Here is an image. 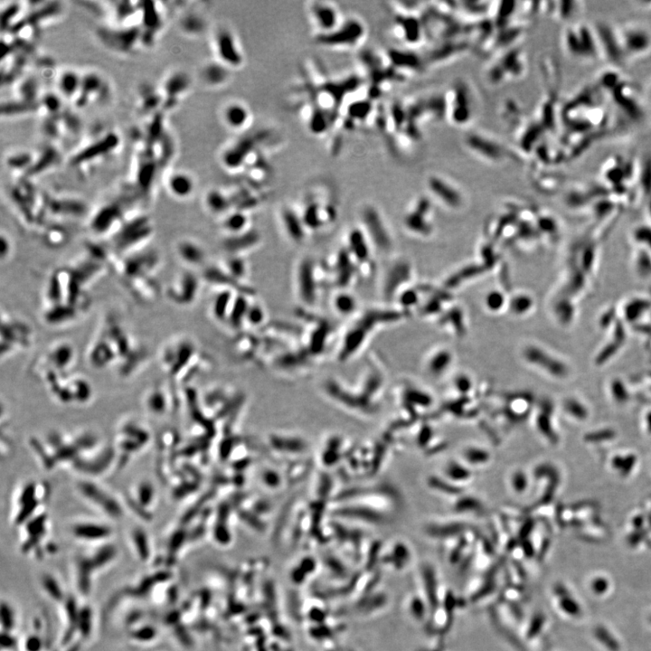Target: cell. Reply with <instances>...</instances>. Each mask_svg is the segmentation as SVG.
I'll return each mask as SVG.
<instances>
[{"label": "cell", "mask_w": 651, "mask_h": 651, "mask_svg": "<svg viewBox=\"0 0 651 651\" xmlns=\"http://www.w3.org/2000/svg\"><path fill=\"white\" fill-rule=\"evenodd\" d=\"M75 491L88 507L105 518L117 520L125 515L124 500L97 479L79 478L75 483Z\"/></svg>", "instance_id": "cell-1"}, {"label": "cell", "mask_w": 651, "mask_h": 651, "mask_svg": "<svg viewBox=\"0 0 651 651\" xmlns=\"http://www.w3.org/2000/svg\"><path fill=\"white\" fill-rule=\"evenodd\" d=\"M50 494V487L45 482L36 479L23 482L16 489L13 497V524L22 526L31 517L45 509Z\"/></svg>", "instance_id": "cell-2"}, {"label": "cell", "mask_w": 651, "mask_h": 651, "mask_svg": "<svg viewBox=\"0 0 651 651\" xmlns=\"http://www.w3.org/2000/svg\"><path fill=\"white\" fill-rule=\"evenodd\" d=\"M152 440L151 432L142 422L135 419L124 420L118 425L114 448L118 455V466H123L145 450Z\"/></svg>", "instance_id": "cell-3"}, {"label": "cell", "mask_w": 651, "mask_h": 651, "mask_svg": "<svg viewBox=\"0 0 651 651\" xmlns=\"http://www.w3.org/2000/svg\"><path fill=\"white\" fill-rule=\"evenodd\" d=\"M154 233V226L149 217H131L114 234L115 248L118 253L129 254L142 249Z\"/></svg>", "instance_id": "cell-4"}, {"label": "cell", "mask_w": 651, "mask_h": 651, "mask_svg": "<svg viewBox=\"0 0 651 651\" xmlns=\"http://www.w3.org/2000/svg\"><path fill=\"white\" fill-rule=\"evenodd\" d=\"M52 396L63 404L84 405L93 396L91 383L81 375H63L46 384Z\"/></svg>", "instance_id": "cell-5"}, {"label": "cell", "mask_w": 651, "mask_h": 651, "mask_svg": "<svg viewBox=\"0 0 651 651\" xmlns=\"http://www.w3.org/2000/svg\"><path fill=\"white\" fill-rule=\"evenodd\" d=\"M1 358L8 357L16 352L24 350L33 342L31 327L19 319L2 315L1 325Z\"/></svg>", "instance_id": "cell-6"}, {"label": "cell", "mask_w": 651, "mask_h": 651, "mask_svg": "<svg viewBox=\"0 0 651 651\" xmlns=\"http://www.w3.org/2000/svg\"><path fill=\"white\" fill-rule=\"evenodd\" d=\"M196 354L193 342L186 339L171 340L166 344L160 353L162 367L166 374L178 377L184 368L192 361Z\"/></svg>", "instance_id": "cell-7"}, {"label": "cell", "mask_w": 651, "mask_h": 651, "mask_svg": "<svg viewBox=\"0 0 651 651\" xmlns=\"http://www.w3.org/2000/svg\"><path fill=\"white\" fill-rule=\"evenodd\" d=\"M366 36V27L361 20L349 18L335 30L319 35L318 41L324 46L333 48H355L363 41Z\"/></svg>", "instance_id": "cell-8"}, {"label": "cell", "mask_w": 651, "mask_h": 651, "mask_svg": "<svg viewBox=\"0 0 651 651\" xmlns=\"http://www.w3.org/2000/svg\"><path fill=\"white\" fill-rule=\"evenodd\" d=\"M157 490L149 479H140L130 488L123 499L127 509H130L137 517L150 520L157 502Z\"/></svg>", "instance_id": "cell-9"}, {"label": "cell", "mask_w": 651, "mask_h": 651, "mask_svg": "<svg viewBox=\"0 0 651 651\" xmlns=\"http://www.w3.org/2000/svg\"><path fill=\"white\" fill-rule=\"evenodd\" d=\"M621 52L625 56L638 57L651 51V33L636 24L625 25L617 32Z\"/></svg>", "instance_id": "cell-10"}, {"label": "cell", "mask_w": 651, "mask_h": 651, "mask_svg": "<svg viewBox=\"0 0 651 651\" xmlns=\"http://www.w3.org/2000/svg\"><path fill=\"white\" fill-rule=\"evenodd\" d=\"M213 48L219 63L227 68H239L244 63V55L233 32L218 28L213 36Z\"/></svg>", "instance_id": "cell-11"}, {"label": "cell", "mask_w": 651, "mask_h": 651, "mask_svg": "<svg viewBox=\"0 0 651 651\" xmlns=\"http://www.w3.org/2000/svg\"><path fill=\"white\" fill-rule=\"evenodd\" d=\"M49 516L44 509L27 521L24 525L26 538L21 544V552L23 553L35 552L37 557H43L45 550L42 548V542L48 532Z\"/></svg>", "instance_id": "cell-12"}, {"label": "cell", "mask_w": 651, "mask_h": 651, "mask_svg": "<svg viewBox=\"0 0 651 651\" xmlns=\"http://www.w3.org/2000/svg\"><path fill=\"white\" fill-rule=\"evenodd\" d=\"M447 114L456 125H465L473 117V97L469 87L463 84L455 85L451 91Z\"/></svg>", "instance_id": "cell-13"}, {"label": "cell", "mask_w": 651, "mask_h": 651, "mask_svg": "<svg viewBox=\"0 0 651 651\" xmlns=\"http://www.w3.org/2000/svg\"><path fill=\"white\" fill-rule=\"evenodd\" d=\"M552 602L554 610L564 619L580 620L584 610L579 597L565 584H557L552 590Z\"/></svg>", "instance_id": "cell-14"}, {"label": "cell", "mask_w": 651, "mask_h": 651, "mask_svg": "<svg viewBox=\"0 0 651 651\" xmlns=\"http://www.w3.org/2000/svg\"><path fill=\"white\" fill-rule=\"evenodd\" d=\"M199 279L191 271L179 274L167 287L166 296L168 300L178 306H189L198 298Z\"/></svg>", "instance_id": "cell-15"}, {"label": "cell", "mask_w": 651, "mask_h": 651, "mask_svg": "<svg viewBox=\"0 0 651 651\" xmlns=\"http://www.w3.org/2000/svg\"><path fill=\"white\" fill-rule=\"evenodd\" d=\"M316 267L310 258H304L298 265L296 288L298 297L305 305L313 306L318 299Z\"/></svg>", "instance_id": "cell-16"}, {"label": "cell", "mask_w": 651, "mask_h": 651, "mask_svg": "<svg viewBox=\"0 0 651 651\" xmlns=\"http://www.w3.org/2000/svg\"><path fill=\"white\" fill-rule=\"evenodd\" d=\"M564 43L572 56L594 57L598 53L595 38L587 27L569 28L565 33Z\"/></svg>", "instance_id": "cell-17"}, {"label": "cell", "mask_w": 651, "mask_h": 651, "mask_svg": "<svg viewBox=\"0 0 651 651\" xmlns=\"http://www.w3.org/2000/svg\"><path fill=\"white\" fill-rule=\"evenodd\" d=\"M71 533L77 540L100 543L109 540L113 530L111 525L103 521L81 519L71 525Z\"/></svg>", "instance_id": "cell-18"}, {"label": "cell", "mask_w": 651, "mask_h": 651, "mask_svg": "<svg viewBox=\"0 0 651 651\" xmlns=\"http://www.w3.org/2000/svg\"><path fill=\"white\" fill-rule=\"evenodd\" d=\"M124 222L119 208L113 205L102 207L91 217L90 227L92 233L98 236H106L110 233L114 235Z\"/></svg>", "instance_id": "cell-19"}, {"label": "cell", "mask_w": 651, "mask_h": 651, "mask_svg": "<svg viewBox=\"0 0 651 651\" xmlns=\"http://www.w3.org/2000/svg\"><path fill=\"white\" fill-rule=\"evenodd\" d=\"M88 360L95 369H105L118 364L115 347L106 335L101 332L88 351Z\"/></svg>", "instance_id": "cell-20"}, {"label": "cell", "mask_w": 651, "mask_h": 651, "mask_svg": "<svg viewBox=\"0 0 651 651\" xmlns=\"http://www.w3.org/2000/svg\"><path fill=\"white\" fill-rule=\"evenodd\" d=\"M312 22L320 35L328 34L335 30L343 20L340 18V11L335 6L326 2H314L309 7Z\"/></svg>", "instance_id": "cell-21"}, {"label": "cell", "mask_w": 651, "mask_h": 651, "mask_svg": "<svg viewBox=\"0 0 651 651\" xmlns=\"http://www.w3.org/2000/svg\"><path fill=\"white\" fill-rule=\"evenodd\" d=\"M466 146L484 160L490 162H499L507 156L505 150L499 143L490 138L485 135L474 133L470 134L466 138Z\"/></svg>", "instance_id": "cell-22"}, {"label": "cell", "mask_w": 651, "mask_h": 651, "mask_svg": "<svg viewBox=\"0 0 651 651\" xmlns=\"http://www.w3.org/2000/svg\"><path fill=\"white\" fill-rule=\"evenodd\" d=\"M166 190L177 199L185 200L189 198L196 189V181L186 171L176 170L166 176Z\"/></svg>", "instance_id": "cell-23"}, {"label": "cell", "mask_w": 651, "mask_h": 651, "mask_svg": "<svg viewBox=\"0 0 651 651\" xmlns=\"http://www.w3.org/2000/svg\"><path fill=\"white\" fill-rule=\"evenodd\" d=\"M175 250L178 259L189 267L203 264L206 257L205 249L193 239H180L177 243Z\"/></svg>", "instance_id": "cell-24"}, {"label": "cell", "mask_w": 651, "mask_h": 651, "mask_svg": "<svg viewBox=\"0 0 651 651\" xmlns=\"http://www.w3.org/2000/svg\"><path fill=\"white\" fill-rule=\"evenodd\" d=\"M143 403L149 414L156 417H161L166 415L170 409V395L164 387L155 385L144 395Z\"/></svg>", "instance_id": "cell-25"}, {"label": "cell", "mask_w": 651, "mask_h": 651, "mask_svg": "<svg viewBox=\"0 0 651 651\" xmlns=\"http://www.w3.org/2000/svg\"><path fill=\"white\" fill-rule=\"evenodd\" d=\"M260 242V234L255 230H246L243 233L231 234L224 242V248L231 255H239L255 247Z\"/></svg>", "instance_id": "cell-26"}, {"label": "cell", "mask_w": 651, "mask_h": 651, "mask_svg": "<svg viewBox=\"0 0 651 651\" xmlns=\"http://www.w3.org/2000/svg\"><path fill=\"white\" fill-rule=\"evenodd\" d=\"M280 220L285 233L292 242L301 244L305 240L307 228L299 213L290 207H285L281 210Z\"/></svg>", "instance_id": "cell-27"}, {"label": "cell", "mask_w": 651, "mask_h": 651, "mask_svg": "<svg viewBox=\"0 0 651 651\" xmlns=\"http://www.w3.org/2000/svg\"><path fill=\"white\" fill-rule=\"evenodd\" d=\"M251 118V112L248 107L244 103L233 102L227 104L223 110V119L226 126L231 130H239L245 129Z\"/></svg>", "instance_id": "cell-28"}, {"label": "cell", "mask_w": 651, "mask_h": 651, "mask_svg": "<svg viewBox=\"0 0 651 651\" xmlns=\"http://www.w3.org/2000/svg\"><path fill=\"white\" fill-rule=\"evenodd\" d=\"M428 186L430 191L436 195L445 204L457 207L462 204V197L457 190L446 179L436 175L428 178Z\"/></svg>", "instance_id": "cell-29"}, {"label": "cell", "mask_w": 651, "mask_h": 651, "mask_svg": "<svg viewBox=\"0 0 651 651\" xmlns=\"http://www.w3.org/2000/svg\"><path fill=\"white\" fill-rule=\"evenodd\" d=\"M189 79L185 73L176 71L166 77L163 84V94L166 96L167 100L172 97L174 100H177L182 95L186 94L189 89Z\"/></svg>", "instance_id": "cell-30"}, {"label": "cell", "mask_w": 651, "mask_h": 651, "mask_svg": "<svg viewBox=\"0 0 651 651\" xmlns=\"http://www.w3.org/2000/svg\"><path fill=\"white\" fill-rule=\"evenodd\" d=\"M204 277L205 280L212 284L222 285L225 286L226 288L232 287L233 288H236L237 292H240V294H250V290L245 288L244 285L240 284L239 280L231 276L225 270L223 271L217 267H210L205 271Z\"/></svg>", "instance_id": "cell-31"}, {"label": "cell", "mask_w": 651, "mask_h": 651, "mask_svg": "<svg viewBox=\"0 0 651 651\" xmlns=\"http://www.w3.org/2000/svg\"><path fill=\"white\" fill-rule=\"evenodd\" d=\"M363 219L367 226V229L368 230V233L371 234L373 240L380 247H383V248L385 247L388 239L377 213H375V210L373 208L367 207L364 211Z\"/></svg>", "instance_id": "cell-32"}, {"label": "cell", "mask_w": 651, "mask_h": 651, "mask_svg": "<svg viewBox=\"0 0 651 651\" xmlns=\"http://www.w3.org/2000/svg\"><path fill=\"white\" fill-rule=\"evenodd\" d=\"M96 571L94 565L91 563L90 557L81 556L76 559V572H77V584L83 595H88L91 591V575Z\"/></svg>", "instance_id": "cell-33"}, {"label": "cell", "mask_w": 651, "mask_h": 651, "mask_svg": "<svg viewBox=\"0 0 651 651\" xmlns=\"http://www.w3.org/2000/svg\"><path fill=\"white\" fill-rule=\"evenodd\" d=\"M354 267L350 260V253L341 251L337 254L335 265V281L340 287H346L350 283Z\"/></svg>", "instance_id": "cell-34"}, {"label": "cell", "mask_w": 651, "mask_h": 651, "mask_svg": "<svg viewBox=\"0 0 651 651\" xmlns=\"http://www.w3.org/2000/svg\"><path fill=\"white\" fill-rule=\"evenodd\" d=\"M348 252L357 260H366L369 255V249L363 232L358 229L352 230L347 239Z\"/></svg>", "instance_id": "cell-35"}, {"label": "cell", "mask_w": 651, "mask_h": 651, "mask_svg": "<svg viewBox=\"0 0 651 651\" xmlns=\"http://www.w3.org/2000/svg\"><path fill=\"white\" fill-rule=\"evenodd\" d=\"M130 539L138 558L143 562L149 560L151 554V548L150 538L146 530L140 526H135L130 532Z\"/></svg>", "instance_id": "cell-36"}, {"label": "cell", "mask_w": 651, "mask_h": 651, "mask_svg": "<svg viewBox=\"0 0 651 651\" xmlns=\"http://www.w3.org/2000/svg\"><path fill=\"white\" fill-rule=\"evenodd\" d=\"M233 300L234 297L233 296V291L229 288L224 290L217 294L212 306L213 317L217 320L223 321L228 319Z\"/></svg>", "instance_id": "cell-37"}, {"label": "cell", "mask_w": 651, "mask_h": 651, "mask_svg": "<svg viewBox=\"0 0 651 651\" xmlns=\"http://www.w3.org/2000/svg\"><path fill=\"white\" fill-rule=\"evenodd\" d=\"M249 307H250V304L247 300V295L238 294V296L234 297L232 308L227 319L231 327H233V328H240L244 322H246V316H247Z\"/></svg>", "instance_id": "cell-38"}, {"label": "cell", "mask_w": 651, "mask_h": 651, "mask_svg": "<svg viewBox=\"0 0 651 651\" xmlns=\"http://www.w3.org/2000/svg\"><path fill=\"white\" fill-rule=\"evenodd\" d=\"M205 205L210 213L222 214L229 209L231 203L225 194L218 190H209L205 195Z\"/></svg>", "instance_id": "cell-39"}, {"label": "cell", "mask_w": 651, "mask_h": 651, "mask_svg": "<svg viewBox=\"0 0 651 651\" xmlns=\"http://www.w3.org/2000/svg\"><path fill=\"white\" fill-rule=\"evenodd\" d=\"M170 574L166 571H161V572H157L153 575L146 577L144 578L137 587L131 589L129 592H127L129 595L135 596V597H144L149 594V592L151 591V589L154 587L156 584H160L163 582H166L170 578Z\"/></svg>", "instance_id": "cell-40"}, {"label": "cell", "mask_w": 651, "mask_h": 651, "mask_svg": "<svg viewBox=\"0 0 651 651\" xmlns=\"http://www.w3.org/2000/svg\"><path fill=\"white\" fill-rule=\"evenodd\" d=\"M329 329L327 323L319 325L317 328L310 333L308 340V349L313 355H318L325 349L327 346Z\"/></svg>", "instance_id": "cell-41"}, {"label": "cell", "mask_w": 651, "mask_h": 651, "mask_svg": "<svg viewBox=\"0 0 651 651\" xmlns=\"http://www.w3.org/2000/svg\"><path fill=\"white\" fill-rule=\"evenodd\" d=\"M117 557V548L112 544L103 543L100 545L95 552L90 556L91 563L94 565L95 569L103 568L108 564L114 560Z\"/></svg>", "instance_id": "cell-42"}, {"label": "cell", "mask_w": 651, "mask_h": 651, "mask_svg": "<svg viewBox=\"0 0 651 651\" xmlns=\"http://www.w3.org/2000/svg\"><path fill=\"white\" fill-rule=\"evenodd\" d=\"M406 607L411 617L415 621H418V623H423L424 621H427V608H430V606L424 596L420 597L417 594L410 595L407 601Z\"/></svg>", "instance_id": "cell-43"}, {"label": "cell", "mask_w": 651, "mask_h": 651, "mask_svg": "<svg viewBox=\"0 0 651 651\" xmlns=\"http://www.w3.org/2000/svg\"><path fill=\"white\" fill-rule=\"evenodd\" d=\"M227 69L229 68L220 63L207 64L202 70V77L209 85H219L225 83V80L227 79Z\"/></svg>", "instance_id": "cell-44"}, {"label": "cell", "mask_w": 651, "mask_h": 651, "mask_svg": "<svg viewBox=\"0 0 651 651\" xmlns=\"http://www.w3.org/2000/svg\"><path fill=\"white\" fill-rule=\"evenodd\" d=\"M589 591L596 597H606L612 590V581L601 573L592 574L588 581Z\"/></svg>", "instance_id": "cell-45"}, {"label": "cell", "mask_w": 651, "mask_h": 651, "mask_svg": "<svg viewBox=\"0 0 651 651\" xmlns=\"http://www.w3.org/2000/svg\"><path fill=\"white\" fill-rule=\"evenodd\" d=\"M248 225V217L242 212H235L231 213L225 219L224 226L225 229L229 231L231 234L243 233L246 230Z\"/></svg>", "instance_id": "cell-46"}, {"label": "cell", "mask_w": 651, "mask_h": 651, "mask_svg": "<svg viewBox=\"0 0 651 651\" xmlns=\"http://www.w3.org/2000/svg\"><path fill=\"white\" fill-rule=\"evenodd\" d=\"M333 303L336 312L343 316L352 314L356 307L355 298L347 292L339 293L333 300Z\"/></svg>", "instance_id": "cell-47"}, {"label": "cell", "mask_w": 651, "mask_h": 651, "mask_svg": "<svg viewBox=\"0 0 651 651\" xmlns=\"http://www.w3.org/2000/svg\"><path fill=\"white\" fill-rule=\"evenodd\" d=\"M226 272L240 281L247 273L246 261L240 255H231L226 262Z\"/></svg>", "instance_id": "cell-48"}, {"label": "cell", "mask_w": 651, "mask_h": 651, "mask_svg": "<svg viewBox=\"0 0 651 651\" xmlns=\"http://www.w3.org/2000/svg\"><path fill=\"white\" fill-rule=\"evenodd\" d=\"M59 85L65 94L71 96L81 86L80 75L75 74V71H64L60 78Z\"/></svg>", "instance_id": "cell-49"}, {"label": "cell", "mask_w": 651, "mask_h": 651, "mask_svg": "<svg viewBox=\"0 0 651 651\" xmlns=\"http://www.w3.org/2000/svg\"><path fill=\"white\" fill-rule=\"evenodd\" d=\"M92 628V612L89 606L82 607L79 610L78 620H77V631L81 633L83 638H88L91 632Z\"/></svg>", "instance_id": "cell-50"}, {"label": "cell", "mask_w": 651, "mask_h": 651, "mask_svg": "<svg viewBox=\"0 0 651 651\" xmlns=\"http://www.w3.org/2000/svg\"><path fill=\"white\" fill-rule=\"evenodd\" d=\"M43 588L48 595L56 601L64 600L63 590L60 587V584L55 577L52 575H44L42 579Z\"/></svg>", "instance_id": "cell-51"}, {"label": "cell", "mask_w": 651, "mask_h": 651, "mask_svg": "<svg viewBox=\"0 0 651 651\" xmlns=\"http://www.w3.org/2000/svg\"><path fill=\"white\" fill-rule=\"evenodd\" d=\"M0 620H1L3 632H10V631H12L13 628L15 626V613L12 607L5 601L1 604Z\"/></svg>", "instance_id": "cell-52"}, {"label": "cell", "mask_w": 651, "mask_h": 651, "mask_svg": "<svg viewBox=\"0 0 651 651\" xmlns=\"http://www.w3.org/2000/svg\"><path fill=\"white\" fill-rule=\"evenodd\" d=\"M158 632L152 626H143L130 632L131 639L139 642H150L156 639Z\"/></svg>", "instance_id": "cell-53"}, {"label": "cell", "mask_w": 651, "mask_h": 651, "mask_svg": "<svg viewBox=\"0 0 651 651\" xmlns=\"http://www.w3.org/2000/svg\"><path fill=\"white\" fill-rule=\"evenodd\" d=\"M264 320L265 311L263 308L259 304H250L246 316V322L251 324L252 326H260Z\"/></svg>", "instance_id": "cell-54"}, {"label": "cell", "mask_w": 651, "mask_h": 651, "mask_svg": "<svg viewBox=\"0 0 651 651\" xmlns=\"http://www.w3.org/2000/svg\"><path fill=\"white\" fill-rule=\"evenodd\" d=\"M12 253V242L4 231L1 233V259L7 260Z\"/></svg>", "instance_id": "cell-55"}, {"label": "cell", "mask_w": 651, "mask_h": 651, "mask_svg": "<svg viewBox=\"0 0 651 651\" xmlns=\"http://www.w3.org/2000/svg\"><path fill=\"white\" fill-rule=\"evenodd\" d=\"M25 647L27 651H41L43 648V640L40 639L39 636H29L26 640Z\"/></svg>", "instance_id": "cell-56"}, {"label": "cell", "mask_w": 651, "mask_h": 651, "mask_svg": "<svg viewBox=\"0 0 651 651\" xmlns=\"http://www.w3.org/2000/svg\"><path fill=\"white\" fill-rule=\"evenodd\" d=\"M16 645V638L9 632H2L1 647L2 649H12Z\"/></svg>", "instance_id": "cell-57"}, {"label": "cell", "mask_w": 651, "mask_h": 651, "mask_svg": "<svg viewBox=\"0 0 651 651\" xmlns=\"http://www.w3.org/2000/svg\"><path fill=\"white\" fill-rule=\"evenodd\" d=\"M503 304V297L497 292L491 293L488 298V305L491 309H497L500 308Z\"/></svg>", "instance_id": "cell-58"}, {"label": "cell", "mask_w": 651, "mask_h": 651, "mask_svg": "<svg viewBox=\"0 0 651 651\" xmlns=\"http://www.w3.org/2000/svg\"><path fill=\"white\" fill-rule=\"evenodd\" d=\"M530 302L526 298H518L517 300H515L512 303L514 310L517 312H522L526 308H529Z\"/></svg>", "instance_id": "cell-59"}, {"label": "cell", "mask_w": 651, "mask_h": 651, "mask_svg": "<svg viewBox=\"0 0 651 651\" xmlns=\"http://www.w3.org/2000/svg\"><path fill=\"white\" fill-rule=\"evenodd\" d=\"M647 94H648V97L651 99V82L648 84V86H647Z\"/></svg>", "instance_id": "cell-60"}, {"label": "cell", "mask_w": 651, "mask_h": 651, "mask_svg": "<svg viewBox=\"0 0 651 651\" xmlns=\"http://www.w3.org/2000/svg\"><path fill=\"white\" fill-rule=\"evenodd\" d=\"M68 651H79V646H78V645H75L74 647H71L70 650Z\"/></svg>", "instance_id": "cell-61"}, {"label": "cell", "mask_w": 651, "mask_h": 651, "mask_svg": "<svg viewBox=\"0 0 651 651\" xmlns=\"http://www.w3.org/2000/svg\"><path fill=\"white\" fill-rule=\"evenodd\" d=\"M648 620H651V612H650V614H649V616H648Z\"/></svg>", "instance_id": "cell-62"}]
</instances>
